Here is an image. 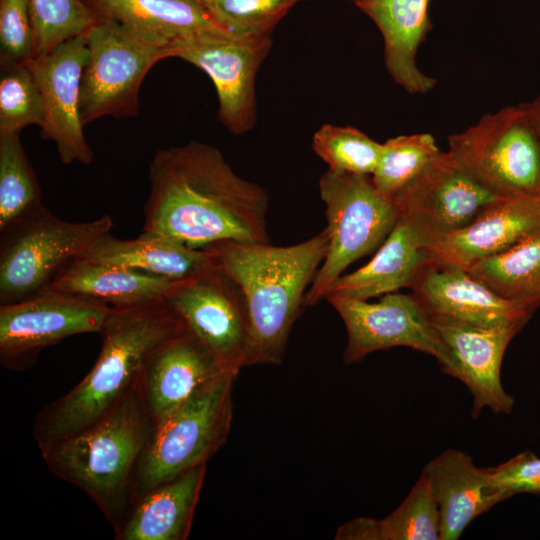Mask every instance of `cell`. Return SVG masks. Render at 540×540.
I'll return each mask as SVG.
<instances>
[{"label": "cell", "mask_w": 540, "mask_h": 540, "mask_svg": "<svg viewBox=\"0 0 540 540\" xmlns=\"http://www.w3.org/2000/svg\"><path fill=\"white\" fill-rule=\"evenodd\" d=\"M149 179L142 232L196 249L226 240L269 243L266 191L237 175L214 146L159 149Z\"/></svg>", "instance_id": "1"}, {"label": "cell", "mask_w": 540, "mask_h": 540, "mask_svg": "<svg viewBox=\"0 0 540 540\" xmlns=\"http://www.w3.org/2000/svg\"><path fill=\"white\" fill-rule=\"evenodd\" d=\"M185 330L165 299L111 307L100 333L102 347L91 370L37 414L33 435L38 448L72 436L101 418L137 385L149 354Z\"/></svg>", "instance_id": "2"}, {"label": "cell", "mask_w": 540, "mask_h": 540, "mask_svg": "<svg viewBox=\"0 0 540 540\" xmlns=\"http://www.w3.org/2000/svg\"><path fill=\"white\" fill-rule=\"evenodd\" d=\"M208 247L218 267L239 286L245 299L247 366L280 364L304 306L307 285L326 256V230L289 246L226 240Z\"/></svg>", "instance_id": "3"}, {"label": "cell", "mask_w": 540, "mask_h": 540, "mask_svg": "<svg viewBox=\"0 0 540 540\" xmlns=\"http://www.w3.org/2000/svg\"><path fill=\"white\" fill-rule=\"evenodd\" d=\"M155 426L137 383L93 424L39 450L50 471L85 493L115 530L132 506L136 468Z\"/></svg>", "instance_id": "4"}, {"label": "cell", "mask_w": 540, "mask_h": 540, "mask_svg": "<svg viewBox=\"0 0 540 540\" xmlns=\"http://www.w3.org/2000/svg\"><path fill=\"white\" fill-rule=\"evenodd\" d=\"M237 376H221L155 426L136 468L132 506L159 485L205 465L224 445L232 423Z\"/></svg>", "instance_id": "5"}, {"label": "cell", "mask_w": 540, "mask_h": 540, "mask_svg": "<svg viewBox=\"0 0 540 540\" xmlns=\"http://www.w3.org/2000/svg\"><path fill=\"white\" fill-rule=\"evenodd\" d=\"M319 191L325 204L328 249L306 292L304 307L326 299L343 271L378 249L398 219L393 199L376 188L371 175L329 169L320 178Z\"/></svg>", "instance_id": "6"}, {"label": "cell", "mask_w": 540, "mask_h": 540, "mask_svg": "<svg viewBox=\"0 0 540 540\" xmlns=\"http://www.w3.org/2000/svg\"><path fill=\"white\" fill-rule=\"evenodd\" d=\"M112 227L109 215L70 222L43 203L28 212L0 232V305L47 289L70 262Z\"/></svg>", "instance_id": "7"}, {"label": "cell", "mask_w": 540, "mask_h": 540, "mask_svg": "<svg viewBox=\"0 0 540 540\" xmlns=\"http://www.w3.org/2000/svg\"><path fill=\"white\" fill-rule=\"evenodd\" d=\"M453 159L501 197L540 194V141L522 103L448 136Z\"/></svg>", "instance_id": "8"}, {"label": "cell", "mask_w": 540, "mask_h": 540, "mask_svg": "<svg viewBox=\"0 0 540 540\" xmlns=\"http://www.w3.org/2000/svg\"><path fill=\"white\" fill-rule=\"evenodd\" d=\"M86 38L88 59L79 97L82 124L104 116H135L143 79L155 63L169 57L168 50L105 19H97Z\"/></svg>", "instance_id": "9"}, {"label": "cell", "mask_w": 540, "mask_h": 540, "mask_svg": "<svg viewBox=\"0 0 540 540\" xmlns=\"http://www.w3.org/2000/svg\"><path fill=\"white\" fill-rule=\"evenodd\" d=\"M111 307L72 294L44 289L0 305V362L11 371L31 367L39 353L64 339L101 333Z\"/></svg>", "instance_id": "10"}, {"label": "cell", "mask_w": 540, "mask_h": 540, "mask_svg": "<svg viewBox=\"0 0 540 540\" xmlns=\"http://www.w3.org/2000/svg\"><path fill=\"white\" fill-rule=\"evenodd\" d=\"M164 299L223 368L238 374L247 366L245 299L239 286L218 265L178 280Z\"/></svg>", "instance_id": "11"}, {"label": "cell", "mask_w": 540, "mask_h": 540, "mask_svg": "<svg viewBox=\"0 0 540 540\" xmlns=\"http://www.w3.org/2000/svg\"><path fill=\"white\" fill-rule=\"evenodd\" d=\"M270 46V35L205 32L176 42L169 56L197 66L211 78L219 99V120L239 135L255 124V76Z\"/></svg>", "instance_id": "12"}, {"label": "cell", "mask_w": 540, "mask_h": 540, "mask_svg": "<svg viewBox=\"0 0 540 540\" xmlns=\"http://www.w3.org/2000/svg\"><path fill=\"white\" fill-rule=\"evenodd\" d=\"M347 331L343 361L352 364L372 352L404 346L432 355L442 367L447 360L429 313L412 294L391 292L369 303L342 296L326 297Z\"/></svg>", "instance_id": "13"}, {"label": "cell", "mask_w": 540, "mask_h": 540, "mask_svg": "<svg viewBox=\"0 0 540 540\" xmlns=\"http://www.w3.org/2000/svg\"><path fill=\"white\" fill-rule=\"evenodd\" d=\"M500 198L474 179L448 152L440 151L393 201L398 217L410 223L426 244L465 226Z\"/></svg>", "instance_id": "14"}, {"label": "cell", "mask_w": 540, "mask_h": 540, "mask_svg": "<svg viewBox=\"0 0 540 540\" xmlns=\"http://www.w3.org/2000/svg\"><path fill=\"white\" fill-rule=\"evenodd\" d=\"M86 32L60 43L49 52L36 54L25 63L43 99L41 136L55 143L64 164L88 165L94 159L79 113L80 82L88 59Z\"/></svg>", "instance_id": "15"}, {"label": "cell", "mask_w": 540, "mask_h": 540, "mask_svg": "<svg viewBox=\"0 0 540 540\" xmlns=\"http://www.w3.org/2000/svg\"><path fill=\"white\" fill-rule=\"evenodd\" d=\"M430 318L446 350L441 370L467 386L473 396V418L484 408L509 414L514 398L503 388L501 364L509 343L525 324L483 327L442 316Z\"/></svg>", "instance_id": "16"}, {"label": "cell", "mask_w": 540, "mask_h": 540, "mask_svg": "<svg viewBox=\"0 0 540 540\" xmlns=\"http://www.w3.org/2000/svg\"><path fill=\"white\" fill-rule=\"evenodd\" d=\"M227 373L234 372L223 368L187 329L167 339L149 354L138 386L144 405L157 425Z\"/></svg>", "instance_id": "17"}, {"label": "cell", "mask_w": 540, "mask_h": 540, "mask_svg": "<svg viewBox=\"0 0 540 540\" xmlns=\"http://www.w3.org/2000/svg\"><path fill=\"white\" fill-rule=\"evenodd\" d=\"M540 226V194L501 197L465 226L424 245L430 261L467 269L494 256Z\"/></svg>", "instance_id": "18"}, {"label": "cell", "mask_w": 540, "mask_h": 540, "mask_svg": "<svg viewBox=\"0 0 540 540\" xmlns=\"http://www.w3.org/2000/svg\"><path fill=\"white\" fill-rule=\"evenodd\" d=\"M410 288L430 315L477 326L526 324L534 312L498 296L466 269L430 260Z\"/></svg>", "instance_id": "19"}, {"label": "cell", "mask_w": 540, "mask_h": 540, "mask_svg": "<svg viewBox=\"0 0 540 540\" xmlns=\"http://www.w3.org/2000/svg\"><path fill=\"white\" fill-rule=\"evenodd\" d=\"M83 2L97 19L116 22L137 37L167 49L168 52L176 42L185 38L205 32H227L200 0H83Z\"/></svg>", "instance_id": "20"}, {"label": "cell", "mask_w": 540, "mask_h": 540, "mask_svg": "<svg viewBox=\"0 0 540 540\" xmlns=\"http://www.w3.org/2000/svg\"><path fill=\"white\" fill-rule=\"evenodd\" d=\"M440 515V540H457L478 516L502 502L484 468L465 452L447 449L423 468Z\"/></svg>", "instance_id": "21"}, {"label": "cell", "mask_w": 540, "mask_h": 540, "mask_svg": "<svg viewBox=\"0 0 540 540\" xmlns=\"http://www.w3.org/2000/svg\"><path fill=\"white\" fill-rule=\"evenodd\" d=\"M430 0H358L355 4L379 28L384 39V58L393 80L411 94L431 91L436 80L416 63L419 46L432 29Z\"/></svg>", "instance_id": "22"}, {"label": "cell", "mask_w": 540, "mask_h": 540, "mask_svg": "<svg viewBox=\"0 0 540 540\" xmlns=\"http://www.w3.org/2000/svg\"><path fill=\"white\" fill-rule=\"evenodd\" d=\"M206 464L149 491L115 529L117 540H185L204 485Z\"/></svg>", "instance_id": "23"}, {"label": "cell", "mask_w": 540, "mask_h": 540, "mask_svg": "<svg viewBox=\"0 0 540 540\" xmlns=\"http://www.w3.org/2000/svg\"><path fill=\"white\" fill-rule=\"evenodd\" d=\"M424 245L422 235L398 217L374 257L356 271L341 275L327 296L368 300L404 287L410 288L429 260Z\"/></svg>", "instance_id": "24"}, {"label": "cell", "mask_w": 540, "mask_h": 540, "mask_svg": "<svg viewBox=\"0 0 540 540\" xmlns=\"http://www.w3.org/2000/svg\"><path fill=\"white\" fill-rule=\"evenodd\" d=\"M81 256L171 280L186 279L217 265L209 247L191 248L174 239L144 232L134 239H119L105 233Z\"/></svg>", "instance_id": "25"}, {"label": "cell", "mask_w": 540, "mask_h": 540, "mask_svg": "<svg viewBox=\"0 0 540 540\" xmlns=\"http://www.w3.org/2000/svg\"><path fill=\"white\" fill-rule=\"evenodd\" d=\"M177 281L79 256L48 288L110 307H128L164 299Z\"/></svg>", "instance_id": "26"}, {"label": "cell", "mask_w": 540, "mask_h": 540, "mask_svg": "<svg viewBox=\"0 0 540 540\" xmlns=\"http://www.w3.org/2000/svg\"><path fill=\"white\" fill-rule=\"evenodd\" d=\"M466 270L498 296L535 311L540 306V226Z\"/></svg>", "instance_id": "27"}, {"label": "cell", "mask_w": 540, "mask_h": 540, "mask_svg": "<svg viewBox=\"0 0 540 540\" xmlns=\"http://www.w3.org/2000/svg\"><path fill=\"white\" fill-rule=\"evenodd\" d=\"M42 204V191L20 133L0 135V232Z\"/></svg>", "instance_id": "28"}, {"label": "cell", "mask_w": 540, "mask_h": 540, "mask_svg": "<svg viewBox=\"0 0 540 540\" xmlns=\"http://www.w3.org/2000/svg\"><path fill=\"white\" fill-rule=\"evenodd\" d=\"M440 152L429 133L399 135L382 144L377 166L371 175L376 188L393 197Z\"/></svg>", "instance_id": "29"}, {"label": "cell", "mask_w": 540, "mask_h": 540, "mask_svg": "<svg viewBox=\"0 0 540 540\" xmlns=\"http://www.w3.org/2000/svg\"><path fill=\"white\" fill-rule=\"evenodd\" d=\"M312 147L330 170L372 175L382 144L357 128L325 124L315 132Z\"/></svg>", "instance_id": "30"}, {"label": "cell", "mask_w": 540, "mask_h": 540, "mask_svg": "<svg viewBox=\"0 0 540 540\" xmlns=\"http://www.w3.org/2000/svg\"><path fill=\"white\" fill-rule=\"evenodd\" d=\"M381 540H440V515L427 477L421 476L401 504L380 520Z\"/></svg>", "instance_id": "31"}, {"label": "cell", "mask_w": 540, "mask_h": 540, "mask_svg": "<svg viewBox=\"0 0 540 540\" xmlns=\"http://www.w3.org/2000/svg\"><path fill=\"white\" fill-rule=\"evenodd\" d=\"M44 105L39 87L25 63L2 68L0 135L20 133L29 125L41 128Z\"/></svg>", "instance_id": "32"}, {"label": "cell", "mask_w": 540, "mask_h": 540, "mask_svg": "<svg viewBox=\"0 0 540 540\" xmlns=\"http://www.w3.org/2000/svg\"><path fill=\"white\" fill-rule=\"evenodd\" d=\"M30 8L35 55L85 33L97 21L83 0H30Z\"/></svg>", "instance_id": "33"}, {"label": "cell", "mask_w": 540, "mask_h": 540, "mask_svg": "<svg viewBox=\"0 0 540 540\" xmlns=\"http://www.w3.org/2000/svg\"><path fill=\"white\" fill-rule=\"evenodd\" d=\"M213 18L235 36L270 35L299 0H200Z\"/></svg>", "instance_id": "34"}, {"label": "cell", "mask_w": 540, "mask_h": 540, "mask_svg": "<svg viewBox=\"0 0 540 540\" xmlns=\"http://www.w3.org/2000/svg\"><path fill=\"white\" fill-rule=\"evenodd\" d=\"M1 67L26 63L35 55L30 0H0Z\"/></svg>", "instance_id": "35"}, {"label": "cell", "mask_w": 540, "mask_h": 540, "mask_svg": "<svg viewBox=\"0 0 540 540\" xmlns=\"http://www.w3.org/2000/svg\"><path fill=\"white\" fill-rule=\"evenodd\" d=\"M490 487L502 501L517 494L540 496V457L525 450L506 462L484 468Z\"/></svg>", "instance_id": "36"}, {"label": "cell", "mask_w": 540, "mask_h": 540, "mask_svg": "<svg viewBox=\"0 0 540 540\" xmlns=\"http://www.w3.org/2000/svg\"><path fill=\"white\" fill-rule=\"evenodd\" d=\"M336 539L381 540L380 520L357 518L342 525Z\"/></svg>", "instance_id": "37"}, {"label": "cell", "mask_w": 540, "mask_h": 540, "mask_svg": "<svg viewBox=\"0 0 540 540\" xmlns=\"http://www.w3.org/2000/svg\"><path fill=\"white\" fill-rule=\"evenodd\" d=\"M540 141V94L531 101L522 102Z\"/></svg>", "instance_id": "38"}, {"label": "cell", "mask_w": 540, "mask_h": 540, "mask_svg": "<svg viewBox=\"0 0 540 540\" xmlns=\"http://www.w3.org/2000/svg\"><path fill=\"white\" fill-rule=\"evenodd\" d=\"M351 1H354L356 3L358 0H351Z\"/></svg>", "instance_id": "39"}]
</instances>
